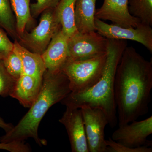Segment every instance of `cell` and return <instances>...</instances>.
<instances>
[{"mask_svg": "<svg viewBox=\"0 0 152 152\" xmlns=\"http://www.w3.org/2000/svg\"><path fill=\"white\" fill-rule=\"evenodd\" d=\"M152 88V61L127 47L117 66L114 91L119 126L148 113Z\"/></svg>", "mask_w": 152, "mask_h": 152, "instance_id": "cell-1", "label": "cell"}, {"mask_svg": "<svg viewBox=\"0 0 152 152\" xmlns=\"http://www.w3.org/2000/svg\"><path fill=\"white\" fill-rule=\"evenodd\" d=\"M71 92L69 80L61 71L52 72L46 70L40 91L28 111L12 130L0 137V142L24 141L31 138L40 146L46 145L47 141L38 135L41 121L51 107Z\"/></svg>", "mask_w": 152, "mask_h": 152, "instance_id": "cell-2", "label": "cell"}, {"mask_svg": "<svg viewBox=\"0 0 152 152\" xmlns=\"http://www.w3.org/2000/svg\"><path fill=\"white\" fill-rule=\"evenodd\" d=\"M127 42L124 40L109 39L105 66L102 77L91 88L83 92H71L61 101L66 107L80 109L83 106L97 107L106 114L109 126L113 128L118 123L114 91L117 66Z\"/></svg>", "mask_w": 152, "mask_h": 152, "instance_id": "cell-3", "label": "cell"}, {"mask_svg": "<svg viewBox=\"0 0 152 152\" xmlns=\"http://www.w3.org/2000/svg\"><path fill=\"white\" fill-rule=\"evenodd\" d=\"M107 59V53L87 59H68L61 71L69 80L71 92H83L93 86L102 75Z\"/></svg>", "mask_w": 152, "mask_h": 152, "instance_id": "cell-4", "label": "cell"}, {"mask_svg": "<svg viewBox=\"0 0 152 152\" xmlns=\"http://www.w3.org/2000/svg\"><path fill=\"white\" fill-rule=\"evenodd\" d=\"M54 9L43 12L39 25L31 31H25L20 36L18 42L21 45L34 53L40 55L43 53L52 38L61 29Z\"/></svg>", "mask_w": 152, "mask_h": 152, "instance_id": "cell-5", "label": "cell"}, {"mask_svg": "<svg viewBox=\"0 0 152 152\" xmlns=\"http://www.w3.org/2000/svg\"><path fill=\"white\" fill-rule=\"evenodd\" d=\"M109 39L96 31L81 33L78 31L68 38L69 59H87L106 54Z\"/></svg>", "mask_w": 152, "mask_h": 152, "instance_id": "cell-6", "label": "cell"}, {"mask_svg": "<svg viewBox=\"0 0 152 152\" xmlns=\"http://www.w3.org/2000/svg\"><path fill=\"white\" fill-rule=\"evenodd\" d=\"M95 29L108 39L129 40L142 44L152 53V28L148 25L140 23L136 27L121 26L115 24H108L95 18Z\"/></svg>", "mask_w": 152, "mask_h": 152, "instance_id": "cell-7", "label": "cell"}, {"mask_svg": "<svg viewBox=\"0 0 152 152\" xmlns=\"http://www.w3.org/2000/svg\"><path fill=\"white\" fill-rule=\"evenodd\" d=\"M90 152H106L104 136L106 126L109 124L106 114L97 107L83 106L80 108Z\"/></svg>", "mask_w": 152, "mask_h": 152, "instance_id": "cell-8", "label": "cell"}, {"mask_svg": "<svg viewBox=\"0 0 152 152\" xmlns=\"http://www.w3.org/2000/svg\"><path fill=\"white\" fill-rule=\"evenodd\" d=\"M152 134V116L141 121H133L119 126L111 138L115 141L131 148L143 146L152 147V141L147 138Z\"/></svg>", "mask_w": 152, "mask_h": 152, "instance_id": "cell-9", "label": "cell"}, {"mask_svg": "<svg viewBox=\"0 0 152 152\" xmlns=\"http://www.w3.org/2000/svg\"><path fill=\"white\" fill-rule=\"evenodd\" d=\"M59 121L67 132L72 152H89L80 109L66 107Z\"/></svg>", "mask_w": 152, "mask_h": 152, "instance_id": "cell-10", "label": "cell"}, {"mask_svg": "<svg viewBox=\"0 0 152 152\" xmlns=\"http://www.w3.org/2000/svg\"><path fill=\"white\" fill-rule=\"evenodd\" d=\"M128 4V0H104L102 7L96 10L95 18L121 26L136 27L141 23L129 13Z\"/></svg>", "mask_w": 152, "mask_h": 152, "instance_id": "cell-11", "label": "cell"}, {"mask_svg": "<svg viewBox=\"0 0 152 152\" xmlns=\"http://www.w3.org/2000/svg\"><path fill=\"white\" fill-rule=\"evenodd\" d=\"M68 37L61 29L56 34L42 55L47 70L52 72L61 71L69 59Z\"/></svg>", "mask_w": 152, "mask_h": 152, "instance_id": "cell-12", "label": "cell"}, {"mask_svg": "<svg viewBox=\"0 0 152 152\" xmlns=\"http://www.w3.org/2000/svg\"><path fill=\"white\" fill-rule=\"evenodd\" d=\"M42 82L43 77L23 74L17 80L10 96L25 107L29 108L39 94Z\"/></svg>", "mask_w": 152, "mask_h": 152, "instance_id": "cell-13", "label": "cell"}, {"mask_svg": "<svg viewBox=\"0 0 152 152\" xmlns=\"http://www.w3.org/2000/svg\"><path fill=\"white\" fill-rule=\"evenodd\" d=\"M13 51L21 60L23 74L42 77L46 68L42 55L31 51L17 40L14 42Z\"/></svg>", "mask_w": 152, "mask_h": 152, "instance_id": "cell-14", "label": "cell"}, {"mask_svg": "<svg viewBox=\"0 0 152 152\" xmlns=\"http://www.w3.org/2000/svg\"><path fill=\"white\" fill-rule=\"evenodd\" d=\"M97 0H76L75 23L79 32L95 31V19Z\"/></svg>", "mask_w": 152, "mask_h": 152, "instance_id": "cell-15", "label": "cell"}, {"mask_svg": "<svg viewBox=\"0 0 152 152\" xmlns=\"http://www.w3.org/2000/svg\"><path fill=\"white\" fill-rule=\"evenodd\" d=\"M75 1L60 0L54 9L57 19L61 26L62 31L68 38L78 32L75 23Z\"/></svg>", "mask_w": 152, "mask_h": 152, "instance_id": "cell-16", "label": "cell"}, {"mask_svg": "<svg viewBox=\"0 0 152 152\" xmlns=\"http://www.w3.org/2000/svg\"><path fill=\"white\" fill-rule=\"evenodd\" d=\"M10 1L12 8L15 13L19 39L20 36L26 31L27 26L32 24L33 23V18L31 15L30 8L31 0Z\"/></svg>", "mask_w": 152, "mask_h": 152, "instance_id": "cell-17", "label": "cell"}, {"mask_svg": "<svg viewBox=\"0 0 152 152\" xmlns=\"http://www.w3.org/2000/svg\"><path fill=\"white\" fill-rule=\"evenodd\" d=\"M128 10L143 24L152 26V0H128Z\"/></svg>", "mask_w": 152, "mask_h": 152, "instance_id": "cell-18", "label": "cell"}, {"mask_svg": "<svg viewBox=\"0 0 152 152\" xmlns=\"http://www.w3.org/2000/svg\"><path fill=\"white\" fill-rule=\"evenodd\" d=\"M0 28L15 40L18 41L16 20L10 0H0Z\"/></svg>", "mask_w": 152, "mask_h": 152, "instance_id": "cell-19", "label": "cell"}, {"mask_svg": "<svg viewBox=\"0 0 152 152\" xmlns=\"http://www.w3.org/2000/svg\"><path fill=\"white\" fill-rule=\"evenodd\" d=\"M3 63L8 73L16 80L23 74L21 60L14 51L3 60Z\"/></svg>", "mask_w": 152, "mask_h": 152, "instance_id": "cell-20", "label": "cell"}, {"mask_svg": "<svg viewBox=\"0 0 152 152\" xmlns=\"http://www.w3.org/2000/svg\"><path fill=\"white\" fill-rule=\"evenodd\" d=\"M16 80L6 70L3 61H0V96L7 97L10 95Z\"/></svg>", "mask_w": 152, "mask_h": 152, "instance_id": "cell-21", "label": "cell"}, {"mask_svg": "<svg viewBox=\"0 0 152 152\" xmlns=\"http://www.w3.org/2000/svg\"><path fill=\"white\" fill-rule=\"evenodd\" d=\"M106 152H152V147L143 146L137 148L126 146L113 140L111 138L106 140Z\"/></svg>", "mask_w": 152, "mask_h": 152, "instance_id": "cell-22", "label": "cell"}, {"mask_svg": "<svg viewBox=\"0 0 152 152\" xmlns=\"http://www.w3.org/2000/svg\"><path fill=\"white\" fill-rule=\"evenodd\" d=\"M59 1L60 0H37L36 3L30 6L32 16L33 18L37 17L45 10L54 8Z\"/></svg>", "mask_w": 152, "mask_h": 152, "instance_id": "cell-23", "label": "cell"}, {"mask_svg": "<svg viewBox=\"0 0 152 152\" xmlns=\"http://www.w3.org/2000/svg\"><path fill=\"white\" fill-rule=\"evenodd\" d=\"M14 43L12 42L2 29L0 28V61L13 51Z\"/></svg>", "mask_w": 152, "mask_h": 152, "instance_id": "cell-24", "label": "cell"}, {"mask_svg": "<svg viewBox=\"0 0 152 152\" xmlns=\"http://www.w3.org/2000/svg\"><path fill=\"white\" fill-rule=\"evenodd\" d=\"M0 150H6L11 152H29L31 151L28 144L24 141H12L1 142Z\"/></svg>", "mask_w": 152, "mask_h": 152, "instance_id": "cell-25", "label": "cell"}, {"mask_svg": "<svg viewBox=\"0 0 152 152\" xmlns=\"http://www.w3.org/2000/svg\"><path fill=\"white\" fill-rule=\"evenodd\" d=\"M14 126L12 124L6 123L4 120L0 117V128L5 131L6 133L8 132L13 128Z\"/></svg>", "mask_w": 152, "mask_h": 152, "instance_id": "cell-26", "label": "cell"}]
</instances>
